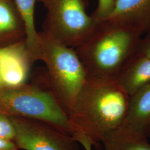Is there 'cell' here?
I'll use <instances>...</instances> for the list:
<instances>
[{"label":"cell","mask_w":150,"mask_h":150,"mask_svg":"<svg viewBox=\"0 0 150 150\" xmlns=\"http://www.w3.org/2000/svg\"><path fill=\"white\" fill-rule=\"evenodd\" d=\"M19 150H80L75 137L53 125L32 118L10 116Z\"/></svg>","instance_id":"6"},{"label":"cell","mask_w":150,"mask_h":150,"mask_svg":"<svg viewBox=\"0 0 150 150\" xmlns=\"http://www.w3.org/2000/svg\"><path fill=\"white\" fill-rule=\"evenodd\" d=\"M147 137L124 122L105 137L102 150H150Z\"/></svg>","instance_id":"11"},{"label":"cell","mask_w":150,"mask_h":150,"mask_svg":"<svg viewBox=\"0 0 150 150\" xmlns=\"http://www.w3.org/2000/svg\"><path fill=\"white\" fill-rule=\"evenodd\" d=\"M40 60L46 67L40 87L49 92L68 116L87 79L75 49L39 32ZM37 85V84H36Z\"/></svg>","instance_id":"3"},{"label":"cell","mask_w":150,"mask_h":150,"mask_svg":"<svg viewBox=\"0 0 150 150\" xmlns=\"http://www.w3.org/2000/svg\"><path fill=\"white\" fill-rule=\"evenodd\" d=\"M125 122L136 131L150 137V82L130 96Z\"/></svg>","instance_id":"10"},{"label":"cell","mask_w":150,"mask_h":150,"mask_svg":"<svg viewBox=\"0 0 150 150\" xmlns=\"http://www.w3.org/2000/svg\"><path fill=\"white\" fill-rule=\"evenodd\" d=\"M0 150H20L13 141L0 138Z\"/></svg>","instance_id":"18"},{"label":"cell","mask_w":150,"mask_h":150,"mask_svg":"<svg viewBox=\"0 0 150 150\" xmlns=\"http://www.w3.org/2000/svg\"><path fill=\"white\" fill-rule=\"evenodd\" d=\"M142 35L136 30L109 20L96 23L90 35L74 48L87 78L116 79Z\"/></svg>","instance_id":"2"},{"label":"cell","mask_w":150,"mask_h":150,"mask_svg":"<svg viewBox=\"0 0 150 150\" xmlns=\"http://www.w3.org/2000/svg\"><path fill=\"white\" fill-rule=\"evenodd\" d=\"M33 61L27 49L6 59L0 67L5 87H15L26 83Z\"/></svg>","instance_id":"12"},{"label":"cell","mask_w":150,"mask_h":150,"mask_svg":"<svg viewBox=\"0 0 150 150\" xmlns=\"http://www.w3.org/2000/svg\"><path fill=\"white\" fill-rule=\"evenodd\" d=\"M0 113L43 121L73 136L67 114L49 92L36 84L0 88Z\"/></svg>","instance_id":"4"},{"label":"cell","mask_w":150,"mask_h":150,"mask_svg":"<svg viewBox=\"0 0 150 150\" xmlns=\"http://www.w3.org/2000/svg\"><path fill=\"white\" fill-rule=\"evenodd\" d=\"M26 33L13 0H0V47L25 41Z\"/></svg>","instance_id":"9"},{"label":"cell","mask_w":150,"mask_h":150,"mask_svg":"<svg viewBox=\"0 0 150 150\" xmlns=\"http://www.w3.org/2000/svg\"><path fill=\"white\" fill-rule=\"evenodd\" d=\"M38 0H13L24 25L27 51L33 62L40 60L39 32L35 22V9Z\"/></svg>","instance_id":"13"},{"label":"cell","mask_w":150,"mask_h":150,"mask_svg":"<svg viewBox=\"0 0 150 150\" xmlns=\"http://www.w3.org/2000/svg\"><path fill=\"white\" fill-rule=\"evenodd\" d=\"M5 85H4V81L2 80V76L1 75V73H0V88H2L3 87H5Z\"/></svg>","instance_id":"20"},{"label":"cell","mask_w":150,"mask_h":150,"mask_svg":"<svg viewBox=\"0 0 150 150\" xmlns=\"http://www.w3.org/2000/svg\"><path fill=\"white\" fill-rule=\"evenodd\" d=\"M26 49L27 48L25 41L15 45L0 47V67L6 59Z\"/></svg>","instance_id":"16"},{"label":"cell","mask_w":150,"mask_h":150,"mask_svg":"<svg viewBox=\"0 0 150 150\" xmlns=\"http://www.w3.org/2000/svg\"><path fill=\"white\" fill-rule=\"evenodd\" d=\"M137 30L150 31V0H116L107 19Z\"/></svg>","instance_id":"7"},{"label":"cell","mask_w":150,"mask_h":150,"mask_svg":"<svg viewBox=\"0 0 150 150\" xmlns=\"http://www.w3.org/2000/svg\"><path fill=\"white\" fill-rule=\"evenodd\" d=\"M129 98L116 79L87 78L68 115L73 136H83L100 147L125 122Z\"/></svg>","instance_id":"1"},{"label":"cell","mask_w":150,"mask_h":150,"mask_svg":"<svg viewBox=\"0 0 150 150\" xmlns=\"http://www.w3.org/2000/svg\"><path fill=\"white\" fill-rule=\"evenodd\" d=\"M134 52L150 57V31L142 35Z\"/></svg>","instance_id":"17"},{"label":"cell","mask_w":150,"mask_h":150,"mask_svg":"<svg viewBox=\"0 0 150 150\" xmlns=\"http://www.w3.org/2000/svg\"><path fill=\"white\" fill-rule=\"evenodd\" d=\"M76 139L79 142L85 150H93V145L90 141L82 136H78L75 137Z\"/></svg>","instance_id":"19"},{"label":"cell","mask_w":150,"mask_h":150,"mask_svg":"<svg viewBox=\"0 0 150 150\" xmlns=\"http://www.w3.org/2000/svg\"><path fill=\"white\" fill-rule=\"evenodd\" d=\"M116 0H98L96 10L91 16L96 23L107 19L114 8Z\"/></svg>","instance_id":"14"},{"label":"cell","mask_w":150,"mask_h":150,"mask_svg":"<svg viewBox=\"0 0 150 150\" xmlns=\"http://www.w3.org/2000/svg\"><path fill=\"white\" fill-rule=\"evenodd\" d=\"M15 129L10 116L0 113V138L13 141Z\"/></svg>","instance_id":"15"},{"label":"cell","mask_w":150,"mask_h":150,"mask_svg":"<svg viewBox=\"0 0 150 150\" xmlns=\"http://www.w3.org/2000/svg\"><path fill=\"white\" fill-rule=\"evenodd\" d=\"M129 96L150 82V57L134 53L129 57L116 77Z\"/></svg>","instance_id":"8"},{"label":"cell","mask_w":150,"mask_h":150,"mask_svg":"<svg viewBox=\"0 0 150 150\" xmlns=\"http://www.w3.org/2000/svg\"><path fill=\"white\" fill-rule=\"evenodd\" d=\"M47 10L43 32L75 48L91 33L96 23L86 12V0H38Z\"/></svg>","instance_id":"5"}]
</instances>
